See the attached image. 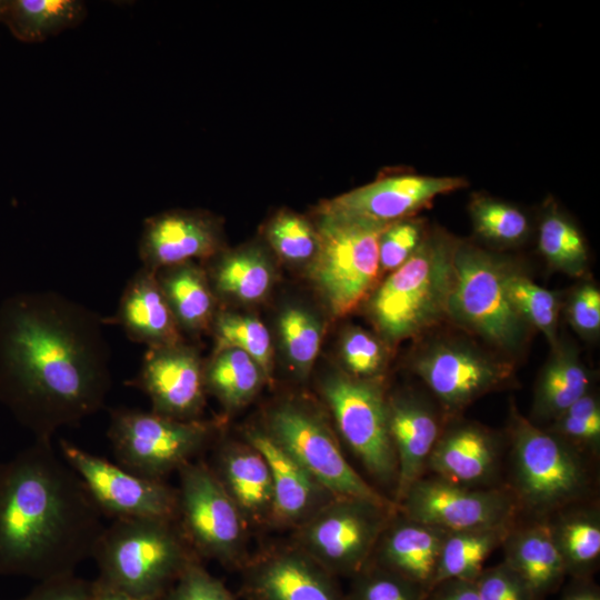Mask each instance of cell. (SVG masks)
Instances as JSON below:
<instances>
[{"mask_svg": "<svg viewBox=\"0 0 600 600\" xmlns=\"http://www.w3.org/2000/svg\"><path fill=\"white\" fill-rule=\"evenodd\" d=\"M127 384L143 391L151 411L163 417L198 420L206 406L204 363L199 351L183 341L148 348Z\"/></svg>", "mask_w": 600, "mask_h": 600, "instance_id": "cell-16", "label": "cell"}, {"mask_svg": "<svg viewBox=\"0 0 600 600\" xmlns=\"http://www.w3.org/2000/svg\"><path fill=\"white\" fill-rule=\"evenodd\" d=\"M100 584L158 600L192 562L200 560L177 520L114 519L104 526L91 557Z\"/></svg>", "mask_w": 600, "mask_h": 600, "instance_id": "cell-4", "label": "cell"}, {"mask_svg": "<svg viewBox=\"0 0 600 600\" xmlns=\"http://www.w3.org/2000/svg\"><path fill=\"white\" fill-rule=\"evenodd\" d=\"M516 522L448 531L442 543L433 586L447 579L473 581L483 570L488 557L502 546Z\"/></svg>", "mask_w": 600, "mask_h": 600, "instance_id": "cell-33", "label": "cell"}, {"mask_svg": "<svg viewBox=\"0 0 600 600\" xmlns=\"http://www.w3.org/2000/svg\"><path fill=\"white\" fill-rule=\"evenodd\" d=\"M509 479L521 519L548 520L557 512L591 500L593 459L523 417L511 404L508 421ZM594 461V460H593Z\"/></svg>", "mask_w": 600, "mask_h": 600, "instance_id": "cell-3", "label": "cell"}, {"mask_svg": "<svg viewBox=\"0 0 600 600\" xmlns=\"http://www.w3.org/2000/svg\"><path fill=\"white\" fill-rule=\"evenodd\" d=\"M451 420L480 397L506 386L512 366L458 342H437L419 354L413 363Z\"/></svg>", "mask_w": 600, "mask_h": 600, "instance_id": "cell-15", "label": "cell"}, {"mask_svg": "<svg viewBox=\"0 0 600 600\" xmlns=\"http://www.w3.org/2000/svg\"><path fill=\"white\" fill-rule=\"evenodd\" d=\"M457 246L442 231L426 233L412 256L371 292L368 313L387 343L417 337L448 317Z\"/></svg>", "mask_w": 600, "mask_h": 600, "instance_id": "cell-5", "label": "cell"}, {"mask_svg": "<svg viewBox=\"0 0 600 600\" xmlns=\"http://www.w3.org/2000/svg\"><path fill=\"white\" fill-rule=\"evenodd\" d=\"M424 600H481L474 581L447 579L431 588Z\"/></svg>", "mask_w": 600, "mask_h": 600, "instance_id": "cell-48", "label": "cell"}, {"mask_svg": "<svg viewBox=\"0 0 600 600\" xmlns=\"http://www.w3.org/2000/svg\"><path fill=\"white\" fill-rule=\"evenodd\" d=\"M267 379L260 364L246 352L227 348L213 352L204 363L207 393L212 394L228 412L247 406Z\"/></svg>", "mask_w": 600, "mask_h": 600, "instance_id": "cell-32", "label": "cell"}, {"mask_svg": "<svg viewBox=\"0 0 600 600\" xmlns=\"http://www.w3.org/2000/svg\"><path fill=\"white\" fill-rule=\"evenodd\" d=\"M501 548L504 560L529 586L536 600L557 592L566 568L547 520L518 519Z\"/></svg>", "mask_w": 600, "mask_h": 600, "instance_id": "cell-26", "label": "cell"}, {"mask_svg": "<svg viewBox=\"0 0 600 600\" xmlns=\"http://www.w3.org/2000/svg\"><path fill=\"white\" fill-rule=\"evenodd\" d=\"M222 250L219 219L199 210H169L147 218L138 247L142 267L153 272L211 260Z\"/></svg>", "mask_w": 600, "mask_h": 600, "instance_id": "cell-19", "label": "cell"}, {"mask_svg": "<svg viewBox=\"0 0 600 600\" xmlns=\"http://www.w3.org/2000/svg\"><path fill=\"white\" fill-rule=\"evenodd\" d=\"M321 393L347 446L371 478L394 493L398 464L389 430L388 397L379 379L337 372L322 381Z\"/></svg>", "mask_w": 600, "mask_h": 600, "instance_id": "cell-12", "label": "cell"}, {"mask_svg": "<svg viewBox=\"0 0 600 600\" xmlns=\"http://www.w3.org/2000/svg\"><path fill=\"white\" fill-rule=\"evenodd\" d=\"M104 324H117L127 337L148 348L183 341L157 279V272L141 267L128 281L112 318Z\"/></svg>", "mask_w": 600, "mask_h": 600, "instance_id": "cell-25", "label": "cell"}, {"mask_svg": "<svg viewBox=\"0 0 600 600\" xmlns=\"http://www.w3.org/2000/svg\"><path fill=\"white\" fill-rule=\"evenodd\" d=\"M596 460L600 447V403L589 391L552 421L547 429Z\"/></svg>", "mask_w": 600, "mask_h": 600, "instance_id": "cell-40", "label": "cell"}, {"mask_svg": "<svg viewBox=\"0 0 600 600\" xmlns=\"http://www.w3.org/2000/svg\"><path fill=\"white\" fill-rule=\"evenodd\" d=\"M567 577H592L600 559V510L596 501L570 506L548 520Z\"/></svg>", "mask_w": 600, "mask_h": 600, "instance_id": "cell-29", "label": "cell"}, {"mask_svg": "<svg viewBox=\"0 0 600 600\" xmlns=\"http://www.w3.org/2000/svg\"><path fill=\"white\" fill-rule=\"evenodd\" d=\"M103 320L51 291L0 304V401L34 439L99 411L111 389Z\"/></svg>", "mask_w": 600, "mask_h": 600, "instance_id": "cell-1", "label": "cell"}, {"mask_svg": "<svg viewBox=\"0 0 600 600\" xmlns=\"http://www.w3.org/2000/svg\"><path fill=\"white\" fill-rule=\"evenodd\" d=\"M1 24V23H0Z\"/></svg>", "mask_w": 600, "mask_h": 600, "instance_id": "cell-51", "label": "cell"}, {"mask_svg": "<svg viewBox=\"0 0 600 600\" xmlns=\"http://www.w3.org/2000/svg\"><path fill=\"white\" fill-rule=\"evenodd\" d=\"M157 279L181 332L198 336L211 329L217 297L202 266L190 261L164 268Z\"/></svg>", "mask_w": 600, "mask_h": 600, "instance_id": "cell-28", "label": "cell"}, {"mask_svg": "<svg viewBox=\"0 0 600 600\" xmlns=\"http://www.w3.org/2000/svg\"><path fill=\"white\" fill-rule=\"evenodd\" d=\"M211 329L214 334V351L227 348L241 350L254 359L267 379L273 368V349L267 327L256 317L221 311L216 313Z\"/></svg>", "mask_w": 600, "mask_h": 600, "instance_id": "cell-35", "label": "cell"}, {"mask_svg": "<svg viewBox=\"0 0 600 600\" xmlns=\"http://www.w3.org/2000/svg\"><path fill=\"white\" fill-rule=\"evenodd\" d=\"M178 473L177 522L184 538L200 560L241 570L250 558L241 512L204 461H190Z\"/></svg>", "mask_w": 600, "mask_h": 600, "instance_id": "cell-11", "label": "cell"}, {"mask_svg": "<svg viewBox=\"0 0 600 600\" xmlns=\"http://www.w3.org/2000/svg\"><path fill=\"white\" fill-rule=\"evenodd\" d=\"M388 418L398 464L392 497L397 506L409 488L427 474L429 457L443 428L437 410L412 393L388 397Z\"/></svg>", "mask_w": 600, "mask_h": 600, "instance_id": "cell-22", "label": "cell"}, {"mask_svg": "<svg viewBox=\"0 0 600 600\" xmlns=\"http://www.w3.org/2000/svg\"><path fill=\"white\" fill-rule=\"evenodd\" d=\"M319 248L309 277L336 318L369 298L377 283L379 237L387 227L316 210Z\"/></svg>", "mask_w": 600, "mask_h": 600, "instance_id": "cell-6", "label": "cell"}, {"mask_svg": "<svg viewBox=\"0 0 600 600\" xmlns=\"http://www.w3.org/2000/svg\"><path fill=\"white\" fill-rule=\"evenodd\" d=\"M244 436L247 442L262 454L270 470L273 494L270 527L296 529L336 497L264 430L248 429Z\"/></svg>", "mask_w": 600, "mask_h": 600, "instance_id": "cell-21", "label": "cell"}, {"mask_svg": "<svg viewBox=\"0 0 600 600\" xmlns=\"http://www.w3.org/2000/svg\"><path fill=\"white\" fill-rule=\"evenodd\" d=\"M206 269L217 296L242 303H257L267 298L274 283V268L264 249L247 244L222 250Z\"/></svg>", "mask_w": 600, "mask_h": 600, "instance_id": "cell-27", "label": "cell"}, {"mask_svg": "<svg viewBox=\"0 0 600 600\" xmlns=\"http://www.w3.org/2000/svg\"><path fill=\"white\" fill-rule=\"evenodd\" d=\"M218 426L117 408L110 411L107 436L120 467L140 477L164 480L211 443Z\"/></svg>", "mask_w": 600, "mask_h": 600, "instance_id": "cell-8", "label": "cell"}, {"mask_svg": "<svg viewBox=\"0 0 600 600\" xmlns=\"http://www.w3.org/2000/svg\"><path fill=\"white\" fill-rule=\"evenodd\" d=\"M538 246L551 268L572 277L584 273L588 264L584 239L578 228L551 203L539 224Z\"/></svg>", "mask_w": 600, "mask_h": 600, "instance_id": "cell-34", "label": "cell"}, {"mask_svg": "<svg viewBox=\"0 0 600 600\" xmlns=\"http://www.w3.org/2000/svg\"><path fill=\"white\" fill-rule=\"evenodd\" d=\"M241 571L244 600H347L337 577L293 543L250 557Z\"/></svg>", "mask_w": 600, "mask_h": 600, "instance_id": "cell-17", "label": "cell"}, {"mask_svg": "<svg viewBox=\"0 0 600 600\" xmlns=\"http://www.w3.org/2000/svg\"><path fill=\"white\" fill-rule=\"evenodd\" d=\"M447 533L443 529L413 520L397 510L381 533L370 562L429 592Z\"/></svg>", "mask_w": 600, "mask_h": 600, "instance_id": "cell-23", "label": "cell"}, {"mask_svg": "<svg viewBox=\"0 0 600 600\" xmlns=\"http://www.w3.org/2000/svg\"><path fill=\"white\" fill-rule=\"evenodd\" d=\"M89 600H149L130 596L128 593L104 587L92 580Z\"/></svg>", "mask_w": 600, "mask_h": 600, "instance_id": "cell-50", "label": "cell"}, {"mask_svg": "<svg viewBox=\"0 0 600 600\" xmlns=\"http://www.w3.org/2000/svg\"><path fill=\"white\" fill-rule=\"evenodd\" d=\"M278 330L289 364L299 377H306L320 351L321 322L310 310L289 306L279 314Z\"/></svg>", "mask_w": 600, "mask_h": 600, "instance_id": "cell-36", "label": "cell"}, {"mask_svg": "<svg viewBox=\"0 0 600 600\" xmlns=\"http://www.w3.org/2000/svg\"><path fill=\"white\" fill-rule=\"evenodd\" d=\"M263 430L333 496L394 503L347 461L329 420L312 402L279 401L268 410Z\"/></svg>", "mask_w": 600, "mask_h": 600, "instance_id": "cell-7", "label": "cell"}, {"mask_svg": "<svg viewBox=\"0 0 600 600\" xmlns=\"http://www.w3.org/2000/svg\"><path fill=\"white\" fill-rule=\"evenodd\" d=\"M506 288L520 316L528 324L536 327L546 336L553 350L559 344L557 337L559 304L556 293L512 268L507 270Z\"/></svg>", "mask_w": 600, "mask_h": 600, "instance_id": "cell-38", "label": "cell"}, {"mask_svg": "<svg viewBox=\"0 0 600 600\" xmlns=\"http://www.w3.org/2000/svg\"><path fill=\"white\" fill-rule=\"evenodd\" d=\"M81 479L52 446L0 461V576L44 581L76 573L104 524Z\"/></svg>", "mask_w": 600, "mask_h": 600, "instance_id": "cell-2", "label": "cell"}, {"mask_svg": "<svg viewBox=\"0 0 600 600\" xmlns=\"http://www.w3.org/2000/svg\"><path fill=\"white\" fill-rule=\"evenodd\" d=\"M158 600H236V597L197 560Z\"/></svg>", "mask_w": 600, "mask_h": 600, "instance_id": "cell-44", "label": "cell"}, {"mask_svg": "<svg viewBox=\"0 0 600 600\" xmlns=\"http://www.w3.org/2000/svg\"><path fill=\"white\" fill-rule=\"evenodd\" d=\"M453 264L448 317L498 349H518L528 323L509 298V267L491 253L462 242H458Z\"/></svg>", "mask_w": 600, "mask_h": 600, "instance_id": "cell-9", "label": "cell"}, {"mask_svg": "<svg viewBox=\"0 0 600 600\" xmlns=\"http://www.w3.org/2000/svg\"><path fill=\"white\" fill-rule=\"evenodd\" d=\"M394 503L334 497L294 529L293 544L334 577L352 578L367 567Z\"/></svg>", "mask_w": 600, "mask_h": 600, "instance_id": "cell-10", "label": "cell"}, {"mask_svg": "<svg viewBox=\"0 0 600 600\" xmlns=\"http://www.w3.org/2000/svg\"><path fill=\"white\" fill-rule=\"evenodd\" d=\"M59 452L81 479L103 517L177 520L178 492L164 480L134 474L77 444L59 440Z\"/></svg>", "mask_w": 600, "mask_h": 600, "instance_id": "cell-14", "label": "cell"}, {"mask_svg": "<svg viewBox=\"0 0 600 600\" xmlns=\"http://www.w3.org/2000/svg\"><path fill=\"white\" fill-rule=\"evenodd\" d=\"M263 237L273 252L291 264L309 266L319 248L314 221L291 210H279L263 227Z\"/></svg>", "mask_w": 600, "mask_h": 600, "instance_id": "cell-37", "label": "cell"}, {"mask_svg": "<svg viewBox=\"0 0 600 600\" xmlns=\"http://www.w3.org/2000/svg\"><path fill=\"white\" fill-rule=\"evenodd\" d=\"M92 581L73 574L62 576L38 584L16 600H89Z\"/></svg>", "mask_w": 600, "mask_h": 600, "instance_id": "cell-47", "label": "cell"}, {"mask_svg": "<svg viewBox=\"0 0 600 600\" xmlns=\"http://www.w3.org/2000/svg\"><path fill=\"white\" fill-rule=\"evenodd\" d=\"M248 527L270 526L273 494L269 467L250 443L228 442L210 466Z\"/></svg>", "mask_w": 600, "mask_h": 600, "instance_id": "cell-24", "label": "cell"}, {"mask_svg": "<svg viewBox=\"0 0 600 600\" xmlns=\"http://www.w3.org/2000/svg\"><path fill=\"white\" fill-rule=\"evenodd\" d=\"M568 319L582 336L594 337L600 330V291L592 283H583L571 296Z\"/></svg>", "mask_w": 600, "mask_h": 600, "instance_id": "cell-46", "label": "cell"}, {"mask_svg": "<svg viewBox=\"0 0 600 600\" xmlns=\"http://www.w3.org/2000/svg\"><path fill=\"white\" fill-rule=\"evenodd\" d=\"M560 600H600V589L592 577L571 578Z\"/></svg>", "mask_w": 600, "mask_h": 600, "instance_id": "cell-49", "label": "cell"}, {"mask_svg": "<svg viewBox=\"0 0 600 600\" xmlns=\"http://www.w3.org/2000/svg\"><path fill=\"white\" fill-rule=\"evenodd\" d=\"M397 508L413 520L446 531L493 527L520 519L517 500L507 484L471 488L433 474L417 480Z\"/></svg>", "mask_w": 600, "mask_h": 600, "instance_id": "cell-13", "label": "cell"}, {"mask_svg": "<svg viewBox=\"0 0 600 600\" xmlns=\"http://www.w3.org/2000/svg\"><path fill=\"white\" fill-rule=\"evenodd\" d=\"M591 378L577 351L558 344L537 381L532 417L553 421L590 391Z\"/></svg>", "mask_w": 600, "mask_h": 600, "instance_id": "cell-30", "label": "cell"}, {"mask_svg": "<svg viewBox=\"0 0 600 600\" xmlns=\"http://www.w3.org/2000/svg\"><path fill=\"white\" fill-rule=\"evenodd\" d=\"M84 16L86 6L78 0H0V23L23 42L43 41Z\"/></svg>", "mask_w": 600, "mask_h": 600, "instance_id": "cell-31", "label": "cell"}, {"mask_svg": "<svg viewBox=\"0 0 600 600\" xmlns=\"http://www.w3.org/2000/svg\"><path fill=\"white\" fill-rule=\"evenodd\" d=\"M473 581L481 600H536L524 580L503 561L483 568Z\"/></svg>", "mask_w": 600, "mask_h": 600, "instance_id": "cell-45", "label": "cell"}, {"mask_svg": "<svg viewBox=\"0 0 600 600\" xmlns=\"http://www.w3.org/2000/svg\"><path fill=\"white\" fill-rule=\"evenodd\" d=\"M473 229L488 242L513 246L529 233V221L517 207L489 197H476L469 206Z\"/></svg>", "mask_w": 600, "mask_h": 600, "instance_id": "cell-39", "label": "cell"}, {"mask_svg": "<svg viewBox=\"0 0 600 600\" xmlns=\"http://www.w3.org/2000/svg\"><path fill=\"white\" fill-rule=\"evenodd\" d=\"M428 592L372 562L351 578L347 600H424Z\"/></svg>", "mask_w": 600, "mask_h": 600, "instance_id": "cell-41", "label": "cell"}, {"mask_svg": "<svg viewBox=\"0 0 600 600\" xmlns=\"http://www.w3.org/2000/svg\"><path fill=\"white\" fill-rule=\"evenodd\" d=\"M466 184L467 181L461 177L412 173L388 176L322 201L317 211L386 227L410 218L438 196Z\"/></svg>", "mask_w": 600, "mask_h": 600, "instance_id": "cell-18", "label": "cell"}, {"mask_svg": "<svg viewBox=\"0 0 600 600\" xmlns=\"http://www.w3.org/2000/svg\"><path fill=\"white\" fill-rule=\"evenodd\" d=\"M424 236L423 222L411 217L387 226L379 237L380 271L392 272L403 264Z\"/></svg>", "mask_w": 600, "mask_h": 600, "instance_id": "cell-43", "label": "cell"}, {"mask_svg": "<svg viewBox=\"0 0 600 600\" xmlns=\"http://www.w3.org/2000/svg\"><path fill=\"white\" fill-rule=\"evenodd\" d=\"M449 421L429 457L427 473L471 488L506 484L501 438L476 422Z\"/></svg>", "mask_w": 600, "mask_h": 600, "instance_id": "cell-20", "label": "cell"}, {"mask_svg": "<svg viewBox=\"0 0 600 600\" xmlns=\"http://www.w3.org/2000/svg\"><path fill=\"white\" fill-rule=\"evenodd\" d=\"M340 357L346 373L359 379H379L387 366L388 351L380 338L353 327L341 337Z\"/></svg>", "mask_w": 600, "mask_h": 600, "instance_id": "cell-42", "label": "cell"}]
</instances>
